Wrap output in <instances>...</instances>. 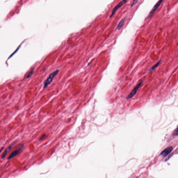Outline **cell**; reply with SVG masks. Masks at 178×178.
Segmentation results:
<instances>
[{"mask_svg":"<svg viewBox=\"0 0 178 178\" xmlns=\"http://www.w3.org/2000/svg\"><path fill=\"white\" fill-rule=\"evenodd\" d=\"M59 72V70H57L50 75L47 79L46 80L44 83V88H46L51 83L54 78L57 75Z\"/></svg>","mask_w":178,"mask_h":178,"instance_id":"6da1fadb","label":"cell"},{"mask_svg":"<svg viewBox=\"0 0 178 178\" xmlns=\"http://www.w3.org/2000/svg\"><path fill=\"white\" fill-rule=\"evenodd\" d=\"M24 146V144H21V145H20L18 149L14 151H13L10 154V156H9L8 158V160H10V159H12L13 158L15 157V156H17L19 154V153H21L22 151Z\"/></svg>","mask_w":178,"mask_h":178,"instance_id":"7a4b0ae2","label":"cell"},{"mask_svg":"<svg viewBox=\"0 0 178 178\" xmlns=\"http://www.w3.org/2000/svg\"><path fill=\"white\" fill-rule=\"evenodd\" d=\"M127 0H122L121 2H120L117 6H116L114 9H113V11H112V12L111 15L110 16V18H111L112 16L114 15L115 13L116 12V11H117L119 9V8H121L123 5L125 3L127 2Z\"/></svg>","mask_w":178,"mask_h":178,"instance_id":"3957f363","label":"cell"},{"mask_svg":"<svg viewBox=\"0 0 178 178\" xmlns=\"http://www.w3.org/2000/svg\"><path fill=\"white\" fill-rule=\"evenodd\" d=\"M142 83L140 82L139 83H138V84L135 87L134 89H133V90L132 91L131 93L129 94V95H128L126 98L127 99H129L130 98H132L136 94V93L137 90L139 89L140 87L141 86V84H142Z\"/></svg>","mask_w":178,"mask_h":178,"instance_id":"277c9868","label":"cell"},{"mask_svg":"<svg viewBox=\"0 0 178 178\" xmlns=\"http://www.w3.org/2000/svg\"><path fill=\"white\" fill-rule=\"evenodd\" d=\"M163 0H159V1L156 4V5L153 7V9L151 10V11L149 13V15H148V16H147V18H150V17H151V16L153 15V14L156 12V10L157 9V8L159 7L160 5L162 3Z\"/></svg>","mask_w":178,"mask_h":178,"instance_id":"5b68a950","label":"cell"},{"mask_svg":"<svg viewBox=\"0 0 178 178\" xmlns=\"http://www.w3.org/2000/svg\"><path fill=\"white\" fill-rule=\"evenodd\" d=\"M17 142H18V140H17L14 141V142H13L10 146H9L6 149H5V151L4 152L3 154V155L1 156V158H2V159H4V158H5V157H6V156L8 152L10 151V150L12 148L13 146H14L15 144H16V143Z\"/></svg>","mask_w":178,"mask_h":178,"instance_id":"8992f818","label":"cell"},{"mask_svg":"<svg viewBox=\"0 0 178 178\" xmlns=\"http://www.w3.org/2000/svg\"><path fill=\"white\" fill-rule=\"evenodd\" d=\"M172 149H173V147H169L162 151L160 155L163 157H166L172 152Z\"/></svg>","mask_w":178,"mask_h":178,"instance_id":"52a82bcc","label":"cell"},{"mask_svg":"<svg viewBox=\"0 0 178 178\" xmlns=\"http://www.w3.org/2000/svg\"><path fill=\"white\" fill-rule=\"evenodd\" d=\"M125 19L126 18H124L123 19H122L121 20V21H120L118 25L117 26V29L118 30H119L121 29L122 28V26H123V25H124V22H125Z\"/></svg>","mask_w":178,"mask_h":178,"instance_id":"ba28073f","label":"cell"},{"mask_svg":"<svg viewBox=\"0 0 178 178\" xmlns=\"http://www.w3.org/2000/svg\"><path fill=\"white\" fill-rule=\"evenodd\" d=\"M161 62V61H159L158 62H157V64H155V65H154L153 67H151V68L149 70V71H153V70H154V69H155V68H156L157 67H158V66H159V65L160 64Z\"/></svg>","mask_w":178,"mask_h":178,"instance_id":"9c48e42d","label":"cell"},{"mask_svg":"<svg viewBox=\"0 0 178 178\" xmlns=\"http://www.w3.org/2000/svg\"><path fill=\"white\" fill-rule=\"evenodd\" d=\"M34 69H32V70L30 71L29 72L28 74V75L26 76V78H30L31 76H32V74H33V72H34Z\"/></svg>","mask_w":178,"mask_h":178,"instance_id":"30bf717a","label":"cell"},{"mask_svg":"<svg viewBox=\"0 0 178 178\" xmlns=\"http://www.w3.org/2000/svg\"><path fill=\"white\" fill-rule=\"evenodd\" d=\"M178 128H177L175 130L174 132L173 135L175 136H178Z\"/></svg>","mask_w":178,"mask_h":178,"instance_id":"8fae6325","label":"cell"},{"mask_svg":"<svg viewBox=\"0 0 178 178\" xmlns=\"http://www.w3.org/2000/svg\"><path fill=\"white\" fill-rule=\"evenodd\" d=\"M138 0H134L132 3V5H131V6H133L134 5H135L137 3V1H138Z\"/></svg>","mask_w":178,"mask_h":178,"instance_id":"7c38bea8","label":"cell"},{"mask_svg":"<svg viewBox=\"0 0 178 178\" xmlns=\"http://www.w3.org/2000/svg\"><path fill=\"white\" fill-rule=\"evenodd\" d=\"M4 149V147H3V148H2V149H1L0 150V153H1V151H2Z\"/></svg>","mask_w":178,"mask_h":178,"instance_id":"4fadbf2b","label":"cell"}]
</instances>
